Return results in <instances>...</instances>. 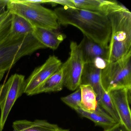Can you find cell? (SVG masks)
<instances>
[{"instance_id": "cell-27", "label": "cell", "mask_w": 131, "mask_h": 131, "mask_svg": "<svg viewBox=\"0 0 131 131\" xmlns=\"http://www.w3.org/2000/svg\"><path fill=\"white\" fill-rule=\"evenodd\" d=\"M13 131H17V130H14V129Z\"/></svg>"}, {"instance_id": "cell-17", "label": "cell", "mask_w": 131, "mask_h": 131, "mask_svg": "<svg viewBox=\"0 0 131 131\" xmlns=\"http://www.w3.org/2000/svg\"><path fill=\"white\" fill-rule=\"evenodd\" d=\"M34 27L26 20L22 17L13 14L10 36L13 37L32 35Z\"/></svg>"}, {"instance_id": "cell-25", "label": "cell", "mask_w": 131, "mask_h": 131, "mask_svg": "<svg viewBox=\"0 0 131 131\" xmlns=\"http://www.w3.org/2000/svg\"><path fill=\"white\" fill-rule=\"evenodd\" d=\"M25 1L32 4L41 5L43 4H47L46 0H25Z\"/></svg>"}, {"instance_id": "cell-7", "label": "cell", "mask_w": 131, "mask_h": 131, "mask_svg": "<svg viewBox=\"0 0 131 131\" xmlns=\"http://www.w3.org/2000/svg\"><path fill=\"white\" fill-rule=\"evenodd\" d=\"M70 56L62 64L64 68V86L72 91L78 89L85 63L79 44L74 41L70 44Z\"/></svg>"}, {"instance_id": "cell-12", "label": "cell", "mask_w": 131, "mask_h": 131, "mask_svg": "<svg viewBox=\"0 0 131 131\" xmlns=\"http://www.w3.org/2000/svg\"><path fill=\"white\" fill-rule=\"evenodd\" d=\"M55 30L34 27L32 35L37 40L46 48L56 50L66 39V36Z\"/></svg>"}, {"instance_id": "cell-3", "label": "cell", "mask_w": 131, "mask_h": 131, "mask_svg": "<svg viewBox=\"0 0 131 131\" xmlns=\"http://www.w3.org/2000/svg\"><path fill=\"white\" fill-rule=\"evenodd\" d=\"M46 48L32 35L10 36L0 43V73L6 72L21 58Z\"/></svg>"}, {"instance_id": "cell-18", "label": "cell", "mask_w": 131, "mask_h": 131, "mask_svg": "<svg viewBox=\"0 0 131 131\" xmlns=\"http://www.w3.org/2000/svg\"><path fill=\"white\" fill-rule=\"evenodd\" d=\"M81 103L80 108L84 111H95L99 105L97 96L92 87L89 85H80Z\"/></svg>"}, {"instance_id": "cell-20", "label": "cell", "mask_w": 131, "mask_h": 131, "mask_svg": "<svg viewBox=\"0 0 131 131\" xmlns=\"http://www.w3.org/2000/svg\"><path fill=\"white\" fill-rule=\"evenodd\" d=\"M13 14L6 10L0 15V43L10 34Z\"/></svg>"}, {"instance_id": "cell-9", "label": "cell", "mask_w": 131, "mask_h": 131, "mask_svg": "<svg viewBox=\"0 0 131 131\" xmlns=\"http://www.w3.org/2000/svg\"><path fill=\"white\" fill-rule=\"evenodd\" d=\"M131 89L121 88L110 90L109 94L120 119V123L129 131H131L130 108Z\"/></svg>"}, {"instance_id": "cell-8", "label": "cell", "mask_w": 131, "mask_h": 131, "mask_svg": "<svg viewBox=\"0 0 131 131\" xmlns=\"http://www.w3.org/2000/svg\"><path fill=\"white\" fill-rule=\"evenodd\" d=\"M61 60L55 56H50L42 66L36 68L25 82L24 93L33 95L34 92L49 77L61 67Z\"/></svg>"}, {"instance_id": "cell-13", "label": "cell", "mask_w": 131, "mask_h": 131, "mask_svg": "<svg viewBox=\"0 0 131 131\" xmlns=\"http://www.w3.org/2000/svg\"><path fill=\"white\" fill-rule=\"evenodd\" d=\"M102 70L90 63H86L81 77L80 85L91 86L96 94L98 99L104 90L102 85Z\"/></svg>"}, {"instance_id": "cell-19", "label": "cell", "mask_w": 131, "mask_h": 131, "mask_svg": "<svg viewBox=\"0 0 131 131\" xmlns=\"http://www.w3.org/2000/svg\"><path fill=\"white\" fill-rule=\"evenodd\" d=\"M99 105L116 122H120V119L108 93L103 90L97 99Z\"/></svg>"}, {"instance_id": "cell-22", "label": "cell", "mask_w": 131, "mask_h": 131, "mask_svg": "<svg viewBox=\"0 0 131 131\" xmlns=\"http://www.w3.org/2000/svg\"><path fill=\"white\" fill-rule=\"evenodd\" d=\"M46 1L47 4H50L52 5L60 4L63 7H75L72 0H46Z\"/></svg>"}, {"instance_id": "cell-24", "label": "cell", "mask_w": 131, "mask_h": 131, "mask_svg": "<svg viewBox=\"0 0 131 131\" xmlns=\"http://www.w3.org/2000/svg\"><path fill=\"white\" fill-rule=\"evenodd\" d=\"M9 0H0V15L3 14L6 11L7 3Z\"/></svg>"}, {"instance_id": "cell-1", "label": "cell", "mask_w": 131, "mask_h": 131, "mask_svg": "<svg viewBox=\"0 0 131 131\" xmlns=\"http://www.w3.org/2000/svg\"><path fill=\"white\" fill-rule=\"evenodd\" d=\"M60 25H70L77 27L85 37L108 48L111 28L108 16L76 7H62L54 10Z\"/></svg>"}, {"instance_id": "cell-4", "label": "cell", "mask_w": 131, "mask_h": 131, "mask_svg": "<svg viewBox=\"0 0 131 131\" xmlns=\"http://www.w3.org/2000/svg\"><path fill=\"white\" fill-rule=\"evenodd\" d=\"M6 7L11 13L22 17L34 27L57 30L60 26L54 10L41 5L29 3L25 0H9Z\"/></svg>"}, {"instance_id": "cell-15", "label": "cell", "mask_w": 131, "mask_h": 131, "mask_svg": "<svg viewBox=\"0 0 131 131\" xmlns=\"http://www.w3.org/2000/svg\"><path fill=\"white\" fill-rule=\"evenodd\" d=\"M75 111L82 117L90 119L96 125L104 128V130L117 123L112 118L107 114L99 105L93 112H88L78 108Z\"/></svg>"}, {"instance_id": "cell-23", "label": "cell", "mask_w": 131, "mask_h": 131, "mask_svg": "<svg viewBox=\"0 0 131 131\" xmlns=\"http://www.w3.org/2000/svg\"><path fill=\"white\" fill-rule=\"evenodd\" d=\"M104 131H129L120 122L117 123L114 125L105 129Z\"/></svg>"}, {"instance_id": "cell-2", "label": "cell", "mask_w": 131, "mask_h": 131, "mask_svg": "<svg viewBox=\"0 0 131 131\" xmlns=\"http://www.w3.org/2000/svg\"><path fill=\"white\" fill-rule=\"evenodd\" d=\"M111 34L108 47V63L122 59L131 52V13L128 9L107 14Z\"/></svg>"}, {"instance_id": "cell-11", "label": "cell", "mask_w": 131, "mask_h": 131, "mask_svg": "<svg viewBox=\"0 0 131 131\" xmlns=\"http://www.w3.org/2000/svg\"><path fill=\"white\" fill-rule=\"evenodd\" d=\"M75 7L107 15L113 10L122 9L124 6L115 1L105 0H72Z\"/></svg>"}, {"instance_id": "cell-5", "label": "cell", "mask_w": 131, "mask_h": 131, "mask_svg": "<svg viewBox=\"0 0 131 131\" xmlns=\"http://www.w3.org/2000/svg\"><path fill=\"white\" fill-rule=\"evenodd\" d=\"M131 52L120 59L109 63L102 71L101 80L107 92L115 89H131Z\"/></svg>"}, {"instance_id": "cell-10", "label": "cell", "mask_w": 131, "mask_h": 131, "mask_svg": "<svg viewBox=\"0 0 131 131\" xmlns=\"http://www.w3.org/2000/svg\"><path fill=\"white\" fill-rule=\"evenodd\" d=\"M86 63H90L102 70L108 64V48L84 37L79 44Z\"/></svg>"}, {"instance_id": "cell-21", "label": "cell", "mask_w": 131, "mask_h": 131, "mask_svg": "<svg viewBox=\"0 0 131 131\" xmlns=\"http://www.w3.org/2000/svg\"><path fill=\"white\" fill-rule=\"evenodd\" d=\"M61 100L66 105L75 110L78 108H80L81 103L80 88L79 87L73 93L62 97Z\"/></svg>"}, {"instance_id": "cell-26", "label": "cell", "mask_w": 131, "mask_h": 131, "mask_svg": "<svg viewBox=\"0 0 131 131\" xmlns=\"http://www.w3.org/2000/svg\"><path fill=\"white\" fill-rule=\"evenodd\" d=\"M5 73L4 72L1 73H0V81L2 80L3 77L4 76Z\"/></svg>"}, {"instance_id": "cell-14", "label": "cell", "mask_w": 131, "mask_h": 131, "mask_svg": "<svg viewBox=\"0 0 131 131\" xmlns=\"http://www.w3.org/2000/svg\"><path fill=\"white\" fill-rule=\"evenodd\" d=\"M13 127L14 129L18 131H70L56 124L40 119L34 121L26 119L16 120L13 123Z\"/></svg>"}, {"instance_id": "cell-16", "label": "cell", "mask_w": 131, "mask_h": 131, "mask_svg": "<svg viewBox=\"0 0 131 131\" xmlns=\"http://www.w3.org/2000/svg\"><path fill=\"white\" fill-rule=\"evenodd\" d=\"M64 68L62 65L57 72L40 86L33 95L61 91L64 86Z\"/></svg>"}, {"instance_id": "cell-6", "label": "cell", "mask_w": 131, "mask_h": 131, "mask_svg": "<svg viewBox=\"0 0 131 131\" xmlns=\"http://www.w3.org/2000/svg\"><path fill=\"white\" fill-rule=\"evenodd\" d=\"M25 76L15 73L0 86V131L4 128L9 114L17 99L24 93Z\"/></svg>"}]
</instances>
